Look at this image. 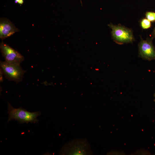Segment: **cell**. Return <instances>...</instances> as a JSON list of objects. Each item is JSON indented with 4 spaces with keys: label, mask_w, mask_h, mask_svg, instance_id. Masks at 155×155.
I'll return each mask as SVG.
<instances>
[{
    "label": "cell",
    "mask_w": 155,
    "mask_h": 155,
    "mask_svg": "<svg viewBox=\"0 0 155 155\" xmlns=\"http://www.w3.org/2000/svg\"><path fill=\"white\" fill-rule=\"evenodd\" d=\"M8 113L9 117L7 122L12 120H15L20 123H36L38 121V116L41 115L39 111L30 112L22 107L13 108L9 102L8 104Z\"/></svg>",
    "instance_id": "obj_1"
},
{
    "label": "cell",
    "mask_w": 155,
    "mask_h": 155,
    "mask_svg": "<svg viewBox=\"0 0 155 155\" xmlns=\"http://www.w3.org/2000/svg\"><path fill=\"white\" fill-rule=\"evenodd\" d=\"M108 26L112 29V39L116 43L122 44L131 43L135 40L131 29L120 24L114 25L111 23Z\"/></svg>",
    "instance_id": "obj_2"
},
{
    "label": "cell",
    "mask_w": 155,
    "mask_h": 155,
    "mask_svg": "<svg viewBox=\"0 0 155 155\" xmlns=\"http://www.w3.org/2000/svg\"><path fill=\"white\" fill-rule=\"evenodd\" d=\"M0 69L5 78L17 83L21 82L25 71L22 69L20 64L0 62Z\"/></svg>",
    "instance_id": "obj_3"
},
{
    "label": "cell",
    "mask_w": 155,
    "mask_h": 155,
    "mask_svg": "<svg viewBox=\"0 0 155 155\" xmlns=\"http://www.w3.org/2000/svg\"><path fill=\"white\" fill-rule=\"evenodd\" d=\"M138 47L139 57L148 61L155 60V49L151 39L144 40L141 36Z\"/></svg>",
    "instance_id": "obj_4"
},
{
    "label": "cell",
    "mask_w": 155,
    "mask_h": 155,
    "mask_svg": "<svg viewBox=\"0 0 155 155\" xmlns=\"http://www.w3.org/2000/svg\"><path fill=\"white\" fill-rule=\"evenodd\" d=\"M0 48L6 62L20 64L24 61V57L21 54L3 41L0 44Z\"/></svg>",
    "instance_id": "obj_5"
},
{
    "label": "cell",
    "mask_w": 155,
    "mask_h": 155,
    "mask_svg": "<svg viewBox=\"0 0 155 155\" xmlns=\"http://www.w3.org/2000/svg\"><path fill=\"white\" fill-rule=\"evenodd\" d=\"M66 154L70 155H85L90 153L88 143L84 140L73 141L67 145Z\"/></svg>",
    "instance_id": "obj_6"
},
{
    "label": "cell",
    "mask_w": 155,
    "mask_h": 155,
    "mask_svg": "<svg viewBox=\"0 0 155 155\" xmlns=\"http://www.w3.org/2000/svg\"><path fill=\"white\" fill-rule=\"evenodd\" d=\"M19 31L14 25L8 19L5 18H0V38L3 40Z\"/></svg>",
    "instance_id": "obj_7"
},
{
    "label": "cell",
    "mask_w": 155,
    "mask_h": 155,
    "mask_svg": "<svg viewBox=\"0 0 155 155\" xmlns=\"http://www.w3.org/2000/svg\"><path fill=\"white\" fill-rule=\"evenodd\" d=\"M140 25L142 28L144 29L149 28L151 25V22L146 18H144L141 20Z\"/></svg>",
    "instance_id": "obj_8"
},
{
    "label": "cell",
    "mask_w": 155,
    "mask_h": 155,
    "mask_svg": "<svg viewBox=\"0 0 155 155\" xmlns=\"http://www.w3.org/2000/svg\"><path fill=\"white\" fill-rule=\"evenodd\" d=\"M145 16L146 18L151 22L155 21V12L152 11H147L146 12Z\"/></svg>",
    "instance_id": "obj_9"
},
{
    "label": "cell",
    "mask_w": 155,
    "mask_h": 155,
    "mask_svg": "<svg viewBox=\"0 0 155 155\" xmlns=\"http://www.w3.org/2000/svg\"><path fill=\"white\" fill-rule=\"evenodd\" d=\"M24 2V0H15V3L19 4H22Z\"/></svg>",
    "instance_id": "obj_10"
},
{
    "label": "cell",
    "mask_w": 155,
    "mask_h": 155,
    "mask_svg": "<svg viewBox=\"0 0 155 155\" xmlns=\"http://www.w3.org/2000/svg\"><path fill=\"white\" fill-rule=\"evenodd\" d=\"M3 72L1 71V70L0 69V82H2L3 81Z\"/></svg>",
    "instance_id": "obj_11"
},
{
    "label": "cell",
    "mask_w": 155,
    "mask_h": 155,
    "mask_svg": "<svg viewBox=\"0 0 155 155\" xmlns=\"http://www.w3.org/2000/svg\"><path fill=\"white\" fill-rule=\"evenodd\" d=\"M152 38H155V28L154 29L152 34Z\"/></svg>",
    "instance_id": "obj_12"
},
{
    "label": "cell",
    "mask_w": 155,
    "mask_h": 155,
    "mask_svg": "<svg viewBox=\"0 0 155 155\" xmlns=\"http://www.w3.org/2000/svg\"><path fill=\"white\" fill-rule=\"evenodd\" d=\"M154 101H155V92L154 94Z\"/></svg>",
    "instance_id": "obj_13"
},
{
    "label": "cell",
    "mask_w": 155,
    "mask_h": 155,
    "mask_svg": "<svg viewBox=\"0 0 155 155\" xmlns=\"http://www.w3.org/2000/svg\"><path fill=\"white\" fill-rule=\"evenodd\" d=\"M80 1L82 5V0H80Z\"/></svg>",
    "instance_id": "obj_14"
}]
</instances>
